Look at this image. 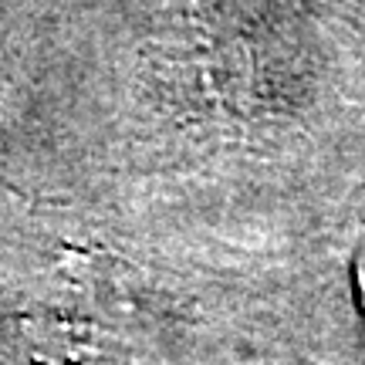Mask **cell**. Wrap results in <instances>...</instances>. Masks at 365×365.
Wrapping results in <instances>:
<instances>
[{
    "label": "cell",
    "mask_w": 365,
    "mask_h": 365,
    "mask_svg": "<svg viewBox=\"0 0 365 365\" xmlns=\"http://www.w3.org/2000/svg\"><path fill=\"white\" fill-rule=\"evenodd\" d=\"M355 277H359V291H362V308H365V247H362V254H359V271H355Z\"/></svg>",
    "instance_id": "cell-1"
}]
</instances>
